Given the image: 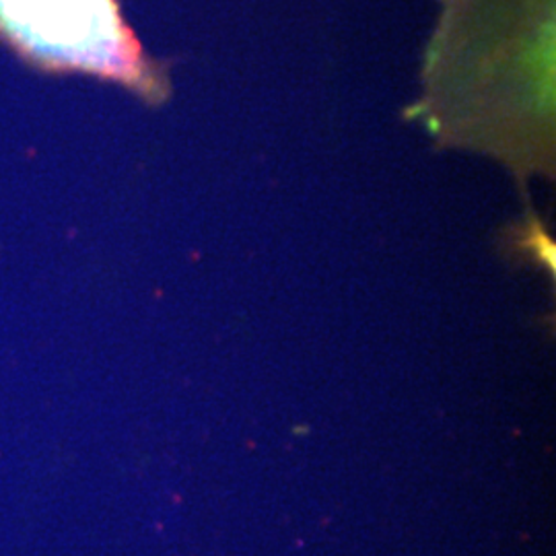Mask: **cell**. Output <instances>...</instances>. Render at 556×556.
<instances>
[{
  "mask_svg": "<svg viewBox=\"0 0 556 556\" xmlns=\"http://www.w3.org/2000/svg\"><path fill=\"white\" fill-rule=\"evenodd\" d=\"M0 31L34 59L151 91L155 77L116 0H0Z\"/></svg>",
  "mask_w": 556,
  "mask_h": 556,
  "instance_id": "1",
  "label": "cell"
}]
</instances>
